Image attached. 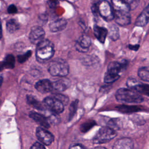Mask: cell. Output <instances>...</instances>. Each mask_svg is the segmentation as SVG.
I'll use <instances>...</instances> for the list:
<instances>
[{
	"instance_id": "obj_39",
	"label": "cell",
	"mask_w": 149,
	"mask_h": 149,
	"mask_svg": "<svg viewBox=\"0 0 149 149\" xmlns=\"http://www.w3.org/2000/svg\"><path fill=\"white\" fill-rule=\"evenodd\" d=\"M93 149H107V148H105V147H97L94 148Z\"/></svg>"
},
{
	"instance_id": "obj_22",
	"label": "cell",
	"mask_w": 149,
	"mask_h": 149,
	"mask_svg": "<svg viewBox=\"0 0 149 149\" xmlns=\"http://www.w3.org/2000/svg\"><path fill=\"white\" fill-rule=\"evenodd\" d=\"M132 90L137 91L138 93L143 94L149 96V85L138 83L133 87Z\"/></svg>"
},
{
	"instance_id": "obj_35",
	"label": "cell",
	"mask_w": 149,
	"mask_h": 149,
	"mask_svg": "<svg viewBox=\"0 0 149 149\" xmlns=\"http://www.w3.org/2000/svg\"><path fill=\"white\" fill-rule=\"evenodd\" d=\"M98 2H96L95 3H94L91 6V10L92 12L95 15H98Z\"/></svg>"
},
{
	"instance_id": "obj_10",
	"label": "cell",
	"mask_w": 149,
	"mask_h": 149,
	"mask_svg": "<svg viewBox=\"0 0 149 149\" xmlns=\"http://www.w3.org/2000/svg\"><path fill=\"white\" fill-rule=\"evenodd\" d=\"M134 143L132 139L123 137L117 140L112 146L113 149H133Z\"/></svg>"
},
{
	"instance_id": "obj_33",
	"label": "cell",
	"mask_w": 149,
	"mask_h": 149,
	"mask_svg": "<svg viewBox=\"0 0 149 149\" xmlns=\"http://www.w3.org/2000/svg\"><path fill=\"white\" fill-rule=\"evenodd\" d=\"M30 149H45L44 146L40 143L36 142L34 143L30 147Z\"/></svg>"
},
{
	"instance_id": "obj_26",
	"label": "cell",
	"mask_w": 149,
	"mask_h": 149,
	"mask_svg": "<svg viewBox=\"0 0 149 149\" xmlns=\"http://www.w3.org/2000/svg\"><path fill=\"white\" fill-rule=\"evenodd\" d=\"M138 76L143 80L149 82V69L146 68H141L138 70Z\"/></svg>"
},
{
	"instance_id": "obj_7",
	"label": "cell",
	"mask_w": 149,
	"mask_h": 149,
	"mask_svg": "<svg viewBox=\"0 0 149 149\" xmlns=\"http://www.w3.org/2000/svg\"><path fill=\"white\" fill-rule=\"evenodd\" d=\"M36 134L38 140L47 146L50 145L54 140L53 134L42 127H38L37 128Z\"/></svg>"
},
{
	"instance_id": "obj_18",
	"label": "cell",
	"mask_w": 149,
	"mask_h": 149,
	"mask_svg": "<svg viewBox=\"0 0 149 149\" xmlns=\"http://www.w3.org/2000/svg\"><path fill=\"white\" fill-rule=\"evenodd\" d=\"M67 25V22L64 19H58L54 20L49 24V29L52 32L61 31L64 30Z\"/></svg>"
},
{
	"instance_id": "obj_16",
	"label": "cell",
	"mask_w": 149,
	"mask_h": 149,
	"mask_svg": "<svg viewBox=\"0 0 149 149\" xmlns=\"http://www.w3.org/2000/svg\"><path fill=\"white\" fill-rule=\"evenodd\" d=\"M29 116L31 118H32L35 122H36L38 124H39L42 127L44 128L49 127V120L48 118L44 116V115L37 112H31L29 113Z\"/></svg>"
},
{
	"instance_id": "obj_31",
	"label": "cell",
	"mask_w": 149,
	"mask_h": 149,
	"mask_svg": "<svg viewBox=\"0 0 149 149\" xmlns=\"http://www.w3.org/2000/svg\"><path fill=\"white\" fill-rule=\"evenodd\" d=\"M52 97H54L56 98V99L59 100L60 101H61L63 104V105L67 104V103L69 101L68 97H67L66 96H65L64 95L61 94H55L53 95Z\"/></svg>"
},
{
	"instance_id": "obj_27",
	"label": "cell",
	"mask_w": 149,
	"mask_h": 149,
	"mask_svg": "<svg viewBox=\"0 0 149 149\" xmlns=\"http://www.w3.org/2000/svg\"><path fill=\"white\" fill-rule=\"evenodd\" d=\"M109 37L111 40L113 41H116L119 38V29L116 26L113 25L109 27Z\"/></svg>"
},
{
	"instance_id": "obj_25",
	"label": "cell",
	"mask_w": 149,
	"mask_h": 149,
	"mask_svg": "<svg viewBox=\"0 0 149 149\" xmlns=\"http://www.w3.org/2000/svg\"><path fill=\"white\" fill-rule=\"evenodd\" d=\"M118 110L122 112H133L140 110V108L136 106H127V105H120L117 107Z\"/></svg>"
},
{
	"instance_id": "obj_13",
	"label": "cell",
	"mask_w": 149,
	"mask_h": 149,
	"mask_svg": "<svg viewBox=\"0 0 149 149\" xmlns=\"http://www.w3.org/2000/svg\"><path fill=\"white\" fill-rule=\"evenodd\" d=\"M113 12H129L131 8L125 0H111Z\"/></svg>"
},
{
	"instance_id": "obj_4",
	"label": "cell",
	"mask_w": 149,
	"mask_h": 149,
	"mask_svg": "<svg viewBox=\"0 0 149 149\" xmlns=\"http://www.w3.org/2000/svg\"><path fill=\"white\" fill-rule=\"evenodd\" d=\"M116 135L115 131L111 127L104 126L101 127L93 138L95 144H102L107 143L113 139Z\"/></svg>"
},
{
	"instance_id": "obj_38",
	"label": "cell",
	"mask_w": 149,
	"mask_h": 149,
	"mask_svg": "<svg viewBox=\"0 0 149 149\" xmlns=\"http://www.w3.org/2000/svg\"><path fill=\"white\" fill-rule=\"evenodd\" d=\"M2 37V24L0 20V39Z\"/></svg>"
},
{
	"instance_id": "obj_14",
	"label": "cell",
	"mask_w": 149,
	"mask_h": 149,
	"mask_svg": "<svg viewBox=\"0 0 149 149\" xmlns=\"http://www.w3.org/2000/svg\"><path fill=\"white\" fill-rule=\"evenodd\" d=\"M127 63L126 61H122L120 62H111L107 68V72H111L114 74H119V73L121 72L123 69L126 67Z\"/></svg>"
},
{
	"instance_id": "obj_34",
	"label": "cell",
	"mask_w": 149,
	"mask_h": 149,
	"mask_svg": "<svg viewBox=\"0 0 149 149\" xmlns=\"http://www.w3.org/2000/svg\"><path fill=\"white\" fill-rule=\"evenodd\" d=\"M69 149H87L85 147L80 144H72Z\"/></svg>"
},
{
	"instance_id": "obj_19",
	"label": "cell",
	"mask_w": 149,
	"mask_h": 149,
	"mask_svg": "<svg viewBox=\"0 0 149 149\" xmlns=\"http://www.w3.org/2000/svg\"><path fill=\"white\" fill-rule=\"evenodd\" d=\"M93 31L94 36L97 40L101 43H104L108 34L107 29L103 27L95 25L93 28Z\"/></svg>"
},
{
	"instance_id": "obj_37",
	"label": "cell",
	"mask_w": 149,
	"mask_h": 149,
	"mask_svg": "<svg viewBox=\"0 0 149 149\" xmlns=\"http://www.w3.org/2000/svg\"><path fill=\"white\" fill-rule=\"evenodd\" d=\"M129 5H130V8L132 7V6L134 3V1H135V0H125Z\"/></svg>"
},
{
	"instance_id": "obj_30",
	"label": "cell",
	"mask_w": 149,
	"mask_h": 149,
	"mask_svg": "<svg viewBox=\"0 0 149 149\" xmlns=\"http://www.w3.org/2000/svg\"><path fill=\"white\" fill-rule=\"evenodd\" d=\"M77 104H78V101L76 100L73 101L70 105L69 108V117L71 118L73 117L74 114L75 113L76 109H77Z\"/></svg>"
},
{
	"instance_id": "obj_15",
	"label": "cell",
	"mask_w": 149,
	"mask_h": 149,
	"mask_svg": "<svg viewBox=\"0 0 149 149\" xmlns=\"http://www.w3.org/2000/svg\"><path fill=\"white\" fill-rule=\"evenodd\" d=\"M70 80L65 77H63L62 78L52 83L53 90L63 91L68 89L70 87Z\"/></svg>"
},
{
	"instance_id": "obj_20",
	"label": "cell",
	"mask_w": 149,
	"mask_h": 149,
	"mask_svg": "<svg viewBox=\"0 0 149 149\" xmlns=\"http://www.w3.org/2000/svg\"><path fill=\"white\" fill-rule=\"evenodd\" d=\"M15 64V58L11 55L8 54L6 56L3 62L0 64V71L3 70L4 68L12 69L13 68Z\"/></svg>"
},
{
	"instance_id": "obj_32",
	"label": "cell",
	"mask_w": 149,
	"mask_h": 149,
	"mask_svg": "<svg viewBox=\"0 0 149 149\" xmlns=\"http://www.w3.org/2000/svg\"><path fill=\"white\" fill-rule=\"evenodd\" d=\"M7 11L10 14H14V13H17V9L16 8V6L13 5V4H12V5H10L8 7V9H7Z\"/></svg>"
},
{
	"instance_id": "obj_5",
	"label": "cell",
	"mask_w": 149,
	"mask_h": 149,
	"mask_svg": "<svg viewBox=\"0 0 149 149\" xmlns=\"http://www.w3.org/2000/svg\"><path fill=\"white\" fill-rule=\"evenodd\" d=\"M98 14L106 21L110 22L114 19V13L112 5L107 1H99L98 5Z\"/></svg>"
},
{
	"instance_id": "obj_8",
	"label": "cell",
	"mask_w": 149,
	"mask_h": 149,
	"mask_svg": "<svg viewBox=\"0 0 149 149\" xmlns=\"http://www.w3.org/2000/svg\"><path fill=\"white\" fill-rule=\"evenodd\" d=\"M45 36V31L40 26L33 27L29 34L30 41L34 45H37L44 40Z\"/></svg>"
},
{
	"instance_id": "obj_41",
	"label": "cell",
	"mask_w": 149,
	"mask_h": 149,
	"mask_svg": "<svg viewBox=\"0 0 149 149\" xmlns=\"http://www.w3.org/2000/svg\"><path fill=\"white\" fill-rule=\"evenodd\" d=\"M147 7H148V8H149V4H148V6H147Z\"/></svg>"
},
{
	"instance_id": "obj_28",
	"label": "cell",
	"mask_w": 149,
	"mask_h": 149,
	"mask_svg": "<svg viewBox=\"0 0 149 149\" xmlns=\"http://www.w3.org/2000/svg\"><path fill=\"white\" fill-rule=\"evenodd\" d=\"M95 123L94 121H89L84 123L80 126V130L83 132H86L90 130L92 127L94 126Z\"/></svg>"
},
{
	"instance_id": "obj_2",
	"label": "cell",
	"mask_w": 149,
	"mask_h": 149,
	"mask_svg": "<svg viewBox=\"0 0 149 149\" xmlns=\"http://www.w3.org/2000/svg\"><path fill=\"white\" fill-rule=\"evenodd\" d=\"M115 98L118 101L127 103H140L144 100L137 91L125 88L118 89L115 93Z\"/></svg>"
},
{
	"instance_id": "obj_9",
	"label": "cell",
	"mask_w": 149,
	"mask_h": 149,
	"mask_svg": "<svg viewBox=\"0 0 149 149\" xmlns=\"http://www.w3.org/2000/svg\"><path fill=\"white\" fill-rule=\"evenodd\" d=\"M91 39L86 35L81 36L75 44V47L78 51L84 53L88 50V48L91 45Z\"/></svg>"
},
{
	"instance_id": "obj_6",
	"label": "cell",
	"mask_w": 149,
	"mask_h": 149,
	"mask_svg": "<svg viewBox=\"0 0 149 149\" xmlns=\"http://www.w3.org/2000/svg\"><path fill=\"white\" fill-rule=\"evenodd\" d=\"M43 103L52 112L58 114L64 110V105L59 100L54 97H48L44 99Z\"/></svg>"
},
{
	"instance_id": "obj_17",
	"label": "cell",
	"mask_w": 149,
	"mask_h": 149,
	"mask_svg": "<svg viewBox=\"0 0 149 149\" xmlns=\"http://www.w3.org/2000/svg\"><path fill=\"white\" fill-rule=\"evenodd\" d=\"M149 22V8L147 6L139 15L135 21V25L137 26H145Z\"/></svg>"
},
{
	"instance_id": "obj_29",
	"label": "cell",
	"mask_w": 149,
	"mask_h": 149,
	"mask_svg": "<svg viewBox=\"0 0 149 149\" xmlns=\"http://www.w3.org/2000/svg\"><path fill=\"white\" fill-rule=\"evenodd\" d=\"M31 53H32L31 51H28L23 55H18L17 56V61L21 63L24 62L31 55Z\"/></svg>"
},
{
	"instance_id": "obj_21",
	"label": "cell",
	"mask_w": 149,
	"mask_h": 149,
	"mask_svg": "<svg viewBox=\"0 0 149 149\" xmlns=\"http://www.w3.org/2000/svg\"><path fill=\"white\" fill-rule=\"evenodd\" d=\"M6 27L9 33H13L20 29V25L16 19H10L7 21Z\"/></svg>"
},
{
	"instance_id": "obj_12",
	"label": "cell",
	"mask_w": 149,
	"mask_h": 149,
	"mask_svg": "<svg viewBox=\"0 0 149 149\" xmlns=\"http://www.w3.org/2000/svg\"><path fill=\"white\" fill-rule=\"evenodd\" d=\"M35 88L41 93H49L53 90L52 83L48 79H42L36 83Z\"/></svg>"
},
{
	"instance_id": "obj_1",
	"label": "cell",
	"mask_w": 149,
	"mask_h": 149,
	"mask_svg": "<svg viewBox=\"0 0 149 149\" xmlns=\"http://www.w3.org/2000/svg\"><path fill=\"white\" fill-rule=\"evenodd\" d=\"M54 54V46L51 41L44 39L37 45L36 58L38 62H43L49 60Z\"/></svg>"
},
{
	"instance_id": "obj_40",
	"label": "cell",
	"mask_w": 149,
	"mask_h": 149,
	"mask_svg": "<svg viewBox=\"0 0 149 149\" xmlns=\"http://www.w3.org/2000/svg\"><path fill=\"white\" fill-rule=\"evenodd\" d=\"M2 81H3V77H2V76H0V86H1V84H2Z\"/></svg>"
},
{
	"instance_id": "obj_3",
	"label": "cell",
	"mask_w": 149,
	"mask_h": 149,
	"mask_svg": "<svg viewBox=\"0 0 149 149\" xmlns=\"http://www.w3.org/2000/svg\"><path fill=\"white\" fill-rule=\"evenodd\" d=\"M48 70L52 76L63 77L68 74L69 66L68 63L65 60L57 58L49 63Z\"/></svg>"
},
{
	"instance_id": "obj_24",
	"label": "cell",
	"mask_w": 149,
	"mask_h": 149,
	"mask_svg": "<svg viewBox=\"0 0 149 149\" xmlns=\"http://www.w3.org/2000/svg\"><path fill=\"white\" fill-rule=\"evenodd\" d=\"M119 76H120L119 74H114V73L108 72L107 71V72L104 76V80L105 83H106L107 84H110V83H113L114 81H116L119 78Z\"/></svg>"
},
{
	"instance_id": "obj_36",
	"label": "cell",
	"mask_w": 149,
	"mask_h": 149,
	"mask_svg": "<svg viewBox=\"0 0 149 149\" xmlns=\"http://www.w3.org/2000/svg\"><path fill=\"white\" fill-rule=\"evenodd\" d=\"M129 47L130 49L134 50V51H137L139 49V45H129Z\"/></svg>"
},
{
	"instance_id": "obj_11",
	"label": "cell",
	"mask_w": 149,
	"mask_h": 149,
	"mask_svg": "<svg viewBox=\"0 0 149 149\" xmlns=\"http://www.w3.org/2000/svg\"><path fill=\"white\" fill-rule=\"evenodd\" d=\"M114 19L116 23L122 26L128 25L131 21V17L129 12H113Z\"/></svg>"
},
{
	"instance_id": "obj_23",
	"label": "cell",
	"mask_w": 149,
	"mask_h": 149,
	"mask_svg": "<svg viewBox=\"0 0 149 149\" xmlns=\"http://www.w3.org/2000/svg\"><path fill=\"white\" fill-rule=\"evenodd\" d=\"M27 103L32 106L33 108L38 109V110H44V107L42 105L41 103H40L36 98L31 95H27Z\"/></svg>"
}]
</instances>
